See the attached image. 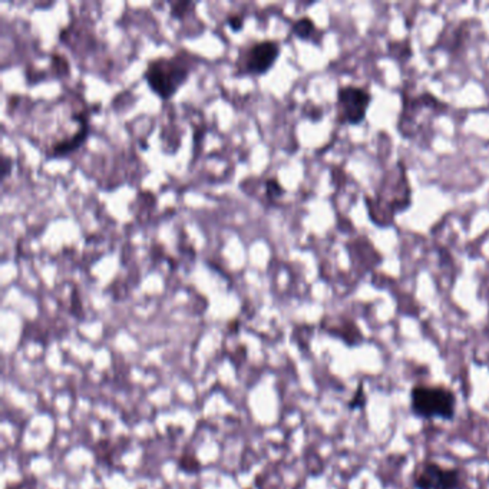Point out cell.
I'll return each instance as SVG.
<instances>
[{
	"label": "cell",
	"instance_id": "obj_2",
	"mask_svg": "<svg viewBox=\"0 0 489 489\" xmlns=\"http://www.w3.org/2000/svg\"><path fill=\"white\" fill-rule=\"evenodd\" d=\"M190 72L191 68L181 52L172 58L161 56L150 61L144 78L155 95L161 99H169L186 83Z\"/></svg>",
	"mask_w": 489,
	"mask_h": 489
},
{
	"label": "cell",
	"instance_id": "obj_1",
	"mask_svg": "<svg viewBox=\"0 0 489 489\" xmlns=\"http://www.w3.org/2000/svg\"><path fill=\"white\" fill-rule=\"evenodd\" d=\"M457 404L455 392L445 385L418 383L411 390V412L421 419L452 421Z\"/></svg>",
	"mask_w": 489,
	"mask_h": 489
},
{
	"label": "cell",
	"instance_id": "obj_11",
	"mask_svg": "<svg viewBox=\"0 0 489 489\" xmlns=\"http://www.w3.org/2000/svg\"><path fill=\"white\" fill-rule=\"evenodd\" d=\"M264 187H265L267 197H270V198H279V197H282L284 194V188L282 187L280 181L277 180L276 176L267 178L265 183H264Z\"/></svg>",
	"mask_w": 489,
	"mask_h": 489
},
{
	"label": "cell",
	"instance_id": "obj_9",
	"mask_svg": "<svg viewBox=\"0 0 489 489\" xmlns=\"http://www.w3.org/2000/svg\"><path fill=\"white\" fill-rule=\"evenodd\" d=\"M366 404H368V393L365 390V385L359 383L349 400L347 408L349 411H361L366 406Z\"/></svg>",
	"mask_w": 489,
	"mask_h": 489
},
{
	"label": "cell",
	"instance_id": "obj_16",
	"mask_svg": "<svg viewBox=\"0 0 489 489\" xmlns=\"http://www.w3.org/2000/svg\"><path fill=\"white\" fill-rule=\"evenodd\" d=\"M203 135H204V129H195L194 131V144L197 145V148L200 147V143L203 140Z\"/></svg>",
	"mask_w": 489,
	"mask_h": 489
},
{
	"label": "cell",
	"instance_id": "obj_13",
	"mask_svg": "<svg viewBox=\"0 0 489 489\" xmlns=\"http://www.w3.org/2000/svg\"><path fill=\"white\" fill-rule=\"evenodd\" d=\"M52 66L58 72V75H68L69 72V62L62 54H54L52 58Z\"/></svg>",
	"mask_w": 489,
	"mask_h": 489
},
{
	"label": "cell",
	"instance_id": "obj_14",
	"mask_svg": "<svg viewBox=\"0 0 489 489\" xmlns=\"http://www.w3.org/2000/svg\"><path fill=\"white\" fill-rule=\"evenodd\" d=\"M226 23L234 30V32H239L244 28V18L239 13H231L227 16L226 19Z\"/></svg>",
	"mask_w": 489,
	"mask_h": 489
},
{
	"label": "cell",
	"instance_id": "obj_15",
	"mask_svg": "<svg viewBox=\"0 0 489 489\" xmlns=\"http://www.w3.org/2000/svg\"><path fill=\"white\" fill-rule=\"evenodd\" d=\"M12 165H13L12 159L6 154H4L2 162H0V178H2V181H5L9 176V174L12 172Z\"/></svg>",
	"mask_w": 489,
	"mask_h": 489
},
{
	"label": "cell",
	"instance_id": "obj_6",
	"mask_svg": "<svg viewBox=\"0 0 489 489\" xmlns=\"http://www.w3.org/2000/svg\"><path fill=\"white\" fill-rule=\"evenodd\" d=\"M72 119L73 121H78L79 122V126L78 129L72 133L71 137L65 138V140H61L58 143H55L51 148V157H55V158H61V157H66L72 152H75L87 138V133H89V126H87V112L86 111H79V112H75L72 115Z\"/></svg>",
	"mask_w": 489,
	"mask_h": 489
},
{
	"label": "cell",
	"instance_id": "obj_4",
	"mask_svg": "<svg viewBox=\"0 0 489 489\" xmlns=\"http://www.w3.org/2000/svg\"><path fill=\"white\" fill-rule=\"evenodd\" d=\"M280 55V43L274 39L255 42L240 56L241 72L248 75H262L269 72Z\"/></svg>",
	"mask_w": 489,
	"mask_h": 489
},
{
	"label": "cell",
	"instance_id": "obj_5",
	"mask_svg": "<svg viewBox=\"0 0 489 489\" xmlns=\"http://www.w3.org/2000/svg\"><path fill=\"white\" fill-rule=\"evenodd\" d=\"M372 97L366 89L358 86H343L337 92L339 121L342 123L358 125L366 118Z\"/></svg>",
	"mask_w": 489,
	"mask_h": 489
},
{
	"label": "cell",
	"instance_id": "obj_10",
	"mask_svg": "<svg viewBox=\"0 0 489 489\" xmlns=\"http://www.w3.org/2000/svg\"><path fill=\"white\" fill-rule=\"evenodd\" d=\"M195 5L188 0H176V2L171 4V16L174 19H183Z\"/></svg>",
	"mask_w": 489,
	"mask_h": 489
},
{
	"label": "cell",
	"instance_id": "obj_7",
	"mask_svg": "<svg viewBox=\"0 0 489 489\" xmlns=\"http://www.w3.org/2000/svg\"><path fill=\"white\" fill-rule=\"evenodd\" d=\"M332 334H336L343 342H346L349 346H358L363 340L361 330L351 320L346 322L340 327H336V332H332Z\"/></svg>",
	"mask_w": 489,
	"mask_h": 489
},
{
	"label": "cell",
	"instance_id": "obj_18",
	"mask_svg": "<svg viewBox=\"0 0 489 489\" xmlns=\"http://www.w3.org/2000/svg\"><path fill=\"white\" fill-rule=\"evenodd\" d=\"M168 261H169L171 269H176V261H175V258H168Z\"/></svg>",
	"mask_w": 489,
	"mask_h": 489
},
{
	"label": "cell",
	"instance_id": "obj_3",
	"mask_svg": "<svg viewBox=\"0 0 489 489\" xmlns=\"http://www.w3.org/2000/svg\"><path fill=\"white\" fill-rule=\"evenodd\" d=\"M413 486L415 489H466V482L459 468L423 461L415 469Z\"/></svg>",
	"mask_w": 489,
	"mask_h": 489
},
{
	"label": "cell",
	"instance_id": "obj_8",
	"mask_svg": "<svg viewBox=\"0 0 489 489\" xmlns=\"http://www.w3.org/2000/svg\"><path fill=\"white\" fill-rule=\"evenodd\" d=\"M291 32L298 37V39H303V40H310L311 37H313L318 32V28L313 22V19H310L307 16H303L300 19H297L293 26H291Z\"/></svg>",
	"mask_w": 489,
	"mask_h": 489
},
{
	"label": "cell",
	"instance_id": "obj_19",
	"mask_svg": "<svg viewBox=\"0 0 489 489\" xmlns=\"http://www.w3.org/2000/svg\"><path fill=\"white\" fill-rule=\"evenodd\" d=\"M231 326H233V327H231V330H233V332H237V330H239V329H237V326H239V323H237V320H233V323H231Z\"/></svg>",
	"mask_w": 489,
	"mask_h": 489
},
{
	"label": "cell",
	"instance_id": "obj_12",
	"mask_svg": "<svg viewBox=\"0 0 489 489\" xmlns=\"http://www.w3.org/2000/svg\"><path fill=\"white\" fill-rule=\"evenodd\" d=\"M178 464H180V468L181 469H184L186 472H188V473H194V472H198L200 471V461L197 459V457H194V455H183L181 457V459H180V462H178Z\"/></svg>",
	"mask_w": 489,
	"mask_h": 489
},
{
	"label": "cell",
	"instance_id": "obj_17",
	"mask_svg": "<svg viewBox=\"0 0 489 489\" xmlns=\"http://www.w3.org/2000/svg\"><path fill=\"white\" fill-rule=\"evenodd\" d=\"M18 101H19V97L18 95H12V97H9V99H8V102H9V107L12 108H15L16 105H18Z\"/></svg>",
	"mask_w": 489,
	"mask_h": 489
}]
</instances>
